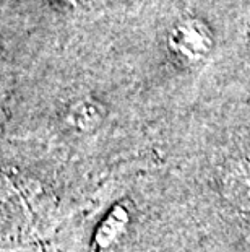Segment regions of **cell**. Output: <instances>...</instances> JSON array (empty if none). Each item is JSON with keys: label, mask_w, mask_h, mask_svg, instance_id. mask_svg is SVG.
<instances>
[{"label": "cell", "mask_w": 250, "mask_h": 252, "mask_svg": "<svg viewBox=\"0 0 250 252\" xmlns=\"http://www.w3.org/2000/svg\"><path fill=\"white\" fill-rule=\"evenodd\" d=\"M169 47L180 61L196 63L213 49V34L200 20H184L169 34Z\"/></svg>", "instance_id": "1"}, {"label": "cell", "mask_w": 250, "mask_h": 252, "mask_svg": "<svg viewBox=\"0 0 250 252\" xmlns=\"http://www.w3.org/2000/svg\"><path fill=\"white\" fill-rule=\"evenodd\" d=\"M221 190L227 203L237 212L250 215V159L239 158L226 168Z\"/></svg>", "instance_id": "2"}, {"label": "cell", "mask_w": 250, "mask_h": 252, "mask_svg": "<svg viewBox=\"0 0 250 252\" xmlns=\"http://www.w3.org/2000/svg\"><path fill=\"white\" fill-rule=\"evenodd\" d=\"M130 224L129 210L124 203H115L109 213L99 223L96 233L93 236L91 252H108L124 238Z\"/></svg>", "instance_id": "3"}, {"label": "cell", "mask_w": 250, "mask_h": 252, "mask_svg": "<svg viewBox=\"0 0 250 252\" xmlns=\"http://www.w3.org/2000/svg\"><path fill=\"white\" fill-rule=\"evenodd\" d=\"M68 124L80 132H91L103 121V109L91 101H80L68 111Z\"/></svg>", "instance_id": "4"}]
</instances>
